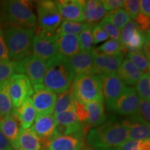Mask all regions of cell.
Instances as JSON below:
<instances>
[{
  "label": "cell",
  "instance_id": "6da1fadb",
  "mask_svg": "<svg viewBox=\"0 0 150 150\" xmlns=\"http://www.w3.org/2000/svg\"><path fill=\"white\" fill-rule=\"evenodd\" d=\"M128 128L122 123L110 120L91 129L88 134L86 140L94 150L116 148L128 140Z\"/></svg>",
  "mask_w": 150,
  "mask_h": 150
},
{
  "label": "cell",
  "instance_id": "7a4b0ae2",
  "mask_svg": "<svg viewBox=\"0 0 150 150\" xmlns=\"http://www.w3.org/2000/svg\"><path fill=\"white\" fill-rule=\"evenodd\" d=\"M74 76L68 59L59 54L47 61V70L42 84L56 94H61L71 87Z\"/></svg>",
  "mask_w": 150,
  "mask_h": 150
},
{
  "label": "cell",
  "instance_id": "3957f363",
  "mask_svg": "<svg viewBox=\"0 0 150 150\" xmlns=\"http://www.w3.org/2000/svg\"><path fill=\"white\" fill-rule=\"evenodd\" d=\"M36 22V16L30 1L11 0L1 3L0 25L2 27L16 26L35 28Z\"/></svg>",
  "mask_w": 150,
  "mask_h": 150
},
{
  "label": "cell",
  "instance_id": "277c9868",
  "mask_svg": "<svg viewBox=\"0 0 150 150\" xmlns=\"http://www.w3.org/2000/svg\"><path fill=\"white\" fill-rule=\"evenodd\" d=\"M35 29L16 26L4 27V35L10 60L18 62L32 54Z\"/></svg>",
  "mask_w": 150,
  "mask_h": 150
},
{
  "label": "cell",
  "instance_id": "5b68a950",
  "mask_svg": "<svg viewBox=\"0 0 150 150\" xmlns=\"http://www.w3.org/2000/svg\"><path fill=\"white\" fill-rule=\"evenodd\" d=\"M75 100L81 104L104 102L99 76L91 72L76 75L71 85Z\"/></svg>",
  "mask_w": 150,
  "mask_h": 150
},
{
  "label": "cell",
  "instance_id": "8992f818",
  "mask_svg": "<svg viewBox=\"0 0 150 150\" xmlns=\"http://www.w3.org/2000/svg\"><path fill=\"white\" fill-rule=\"evenodd\" d=\"M38 29L49 34H54L59 29L63 18L55 1L42 0L36 1Z\"/></svg>",
  "mask_w": 150,
  "mask_h": 150
},
{
  "label": "cell",
  "instance_id": "52a82bcc",
  "mask_svg": "<svg viewBox=\"0 0 150 150\" xmlns=\"http://www.w3.org/2000/svg\"><path fill=\"white\" fill-rule=\"evenodd\" d=\"M15 70L18 74L25 75L33 86L41 84L46 72L47 61L31 54L21 61L15 62Z\"/></svg>",
  "mask_w": 150,
  "mask_h": 150
},
{
  "label": "cell",
  "instance_id": "ba28073f",
  "mask_svg": "<svg viewBox=\"0 0 150 150\" xmlns=\"http://www.w3.org/2000/svg\"><path fill=\"white\" fill-rule=\"evenodd\" d=\"M149 33H144L140 31L134 20L127 22L121 30L120 44L122 53L142 50L145 43L149 42Z\"/></svg>",
  "mask_w": 150,
  "mask_h": 150
},
{
  "label": "cell",
  "instance_id": "9c48e42d",
  "mask_svg": "<svg viewBox=\"0 0 150 150\" xmlns=\"http://www.w3.org/2000/svg\"><path fill=\"white\" fill-rule=\"evenodd\" d=\"M104 102L108 110H114L115 103L127 86L116 74L99 76Z\"/></svg>",
  "mask_w": 150,
  "mask_h": 150
},
{
  "label": "cell",
  "instance_id": "30bf717a",
  "mask_svg": "<svg viewBox=\"0 0 150 150\" xmlns=\"http://www.w3.org/2000/svg\"><path fill=\"white\" fill-rule=\"evenodd\" d=\"M32 54L47 61L59 54L56 35L45 33L35 27L33 38Z\"/></svg>",
  "mask_w": 150,
  "mask_h": 150
},
{
  "label": "cell",
  "instance_id": "8fae6325",
  "mask_svg": "<svg viewBox=\"0 0 150 150\" xmlns=\"http://www.w3.org/2000/svg\"><path fill=\"white\" fill-rule=\"evenodd\" d=\"M33 93L30 97L37 114L52 115L57 99V95L51 90L41 84L33 86Z\"/></svg>",
  "mask_w": 150,
  "mask_h": 150
},
{
  "label": "cell",
  "instance_id": "7c38bea8",
  "mask_svg": "<svg viewBox=\"0 0 150 150\" xmlns=\"http://www.w3.org/2000/svg\"><path fill=\"white\" fill-rule=\"evenodd\" d=\"M31 129L44 147L59 136L57 131V124L53 115L37 114Z\"/></svg>",
  "mask_w": 150,
  "mask_h": 150
},
{
  "label": "cell",
  "instance_id": "4fadbf2b",
  "mask_svg": "<svg viewBox=\"0 0 150 150\" xmlns=\"http://www.w3.org/2000/svg\"><path fill=\"white\" fill-rule=\"evenodd\" d=\"M9 79V93L13 108H18L33 93L31 82L25 75L14 74Z\"/></svg>",
  "mask_w": 150,
  "mask_h": 150
},
{
  "label": "cell",
  "instance_id": "5bb4252c",
  "mask_svg": "<svg viewBox=\"0 0 150 150\" xmlns=\"http://www.w3.org/2000/svg\"><path fill=\"white\" fill-rule=\"evenodd\" d=\"M94 62L90 72L97 76L116 74L123 61V56H106L93 49Z\"/></svg>",
  "mask_w": 150,
  "mask_h": 150
},
{
  "label": "cell",
  "instance_id": "9a60e30c",
  "mask_svg": "<svg viewBox=\"0 0 150 150\" xmlns=\"http://www.w3.org/2000/svg\"><path fill=\"white\" fill-rule=\"evenodd\" d=\"M140 99L134 87H127L115 103L114 110L124 116L135 115L138 112Z\"/></svg>",
  "mask_w": 150,
  "mask_h": 150
},
{
  "label": "cell",
  "instance_id": "2e32d148",
  "mask_svg": "<svg viewBox=\"0 0 150 150\" xmlns=\"http://www.w3.org/2000/svg\"><path fill=\"white\" fill-rule=\"evenodd\" d=\"M54 117L57 124V131L59 136L79 134H86L83 125L78 120L74 110L62 112Z\"/></svg>",
  "mask_w": 150,
  "mask_h": 150
},
{
  "label": "cell",
  "instance_id": "e0dca14e",
  "mask_svg": "<svg viewBox=\"0 0 150 150\" xmlns=\"http://www.w3.org/2000/svg\"><path fill=\"white\" fill-rule=\"evenodd\" d=\"M62 18L65 21L83 22L84 21L83 7L80 0H59L55 1Z\"/></svg>",
  "mask_w": 150,
  "mask_h": 150
},
{
  "label": "cell",
  "instance_id": "ac0fdd59",
  "mask_svg": "<svg viewBox=\"0 0 150 150\" xmlns=\"http://www.w3.org/2000/svg\"><path fill=\"white\" fill-rule=\"evenodd\" d=\"M85 136L84 134L60 136L49 142L46 147L48 150H82Z\"/></svg>",
  "mask_w": 150,
  "mask_h": 150
},
{
  "label": "cell",
  "instance_id": "d6986e66",
  "mask_svg": "<svg viewBox=\"0 0 150 150\" xmlns=\"http://www.w3.org/2000/svg\"><path fill=\"white\" fill-rule=\"evenodd\" d=\"M122 123L129 129L128 140H140L149 138V124L139 116H130Z\"/></svg>",
  "mask_w": 150,
  "mask_h": 150
},
{
  "label": "cell",
  "instance_id": "ffe728a7",
  "mask_svg": "<svg viewBox=\"0 0 150 150\" xmlns=\"http://www.w3.org/2000/svg\"><path fill=\"white\" fill-rule=\"evenodd\" d=\"M58 52L61 56L70 58L82 52L79 35L55 33Z\"/></svg>",
  "mask_w": 150,
  "mask_h": 150
},
{
  "label": "cell",
  "instance_id": "44dd1931",
  "mask_svg": "<svg viewBox=\"0 0 150 150\" xmlns=\"http://www.w3.org/2000/svg\"><path fill=\"white\" fill-rule=\"evenodd\" d=\"M0 130L13 150L18 149V138L20 127L18 120L12 114L3 116L0 119Z\"/></svg>",
  "mask_w": 150,
  "mask_h": 150
},
{
  "label": "cell",
  "instance_id": "7402d4cb",
  "mask_svg": "<svg viewBox=\"0 0 150 150\" xmlns=\"http://www.w3.org/2000/svg\"><path fill=\"white\" fill-rule=\"evenodd\" d=\"M18 120L22 129H27L32 126L37 116V112L31 102L28 98L18 108H13L11 113Z\"/></svg>",
  "mask_w": 150,
  "mask_h": 150
},
{
  "label": "cell",
  "instance_id": "603a6c76",
  "mask_svg": "<svg viewBox=\"0 0 150 150\" xmlns=\"http://www.w3.org/2000/svg\"><path fill=\"white\" fill-rule=\"evenodd\" d=\"M67 59L75 76L88 73L91 71L93 65V49L91 51L81 52Z\"/></svg>",
  "mask_w": 150,
  "mask_h": 150
},
{
  "label": "cell",
  "instance_id": "cb8c5ba5",
  "mask_svg": "<svg viewBox=\"0 0 150 150\" xmlns=\"http://www.w3.org/2000/svg\"><path fill=\"white\" fill-rule=\"evenodd\" d=\"M87 110L88 118L84 131L87 134L88 130L92 127H97L102 125L106 121V116L104 113V102H93L86 104Z\"/></svg>",
  "mask_w": 150,
  "mask_h": 150
},
{
  "label": "cell",
  "instance_id": "d4e9b609",
  "mask_svg": "<svg viewBox=\"0 0 150 150\" xmlns=\"http://www.w3.org/2000/svg\"><path fill=\"white\" fill-rule=\"evenodd\" d=\"M82 4L83 7L84 21H86V22L88 24H94L102 21L107 13L102 1H82Z\"/></svg>",
  "mask_w": 150,
  "mask_h": 150
},
{
  "label": "cell",
  "instance_id": "484cf974",
  "mask_svg": "<svg viewBox=\"0 0 150 150\" xmlns=\"http://www.w3.org/2000/svg\"><path fill=\"white\" fill-rule=\"evenodd\" d=\"M142 74L143 72L128 59L123 60L116 72V74L123 83L129 86L136 85Z\"/></svg>",
  "mask_w": 150,
  "mask_h": 150
},
{
  "label": "cell",
  "instance_id": "4316f807",
  "mask_svg": "<svg viewBox=\"0 0 150 150\" xmlns=\"http://www.w3.org/2000/svg\"><path fill=\"white\" fill-rule=\"evenodd\" d=\"M41 143L31 129H23L20 127L18 138V150H40Z\"/></svg>",
  "mask_w": 150,
  "mask_h": 150
},
{
  "label": "cell",
  "instance_id": "83f0119b",
  "mask_svg": "<svg viewBox=\"0 0 150 150\" xmlns=\"http://www.w3.org/2000/svg\"><path fill=\"white\" fill-rule=\"evenodd\" d=\"M76 102L70 87L67 91L59 94V97H57L53 115L55 117L62 112L71 111V110L74 111Z\"/></svg>",
  "mask_w": 150,
  "mask_h": 150
},
{
  "label": "cell",
  "instance_id": "f1b7e54d",
  "mask_svg": "<svg viewBox=\"0 0 150 150\" xmlns=\"http://www.w3.org/2000/svg\"><path fill=\"white\" fill-rule=\"evenodd\" d=\"M13 106L9 93V79L0 82V115L1 117L9 115Z\"/></svg>",
  "mask_w": 150,
  "mask_h": 150
},
{
  "label": "cell",
  "instance_id": "f546056e",
  "mask_svg": "<svg viewBox=\"0 0 150 150\" xmlns=\"http://www.w3.org/2000/svg\"><path fill=\"white\" fill-rule=\"evenodd\" d=\"M127 57L143 73L149 72V55L143 50L128 52Z\"/></svg>",
  "mask_w": 150,
  "mask_h": 150
},
{
  "label": "cell",
  "instance_id": "4dcf8cb0",
  "mask_svg": "<svg viewBox=\"0 0 150 150\" xmlns=\"http://www.w3.org/2000/svg\"><path fill=\"white\" fill-rule=\"evenodd\" d=\"M104 19L120 30L131 20L128 14L123 8L108 11L106 13Z\"/></svg>",
  "mask_w": 150,
  "mask_h": 150
},
{
  "label": "cell",
  "instance_id": "1f68e13d",
  "mask_svg": "<svg viewBox=\"0 0 150 150\" xmlns=\"http://www.w3.org/2000/svg\"><path fill=\"white\" fill-rule=\"evenodd\" d=\"M88 23L87 22H74L63 21L55 33H62V34H72L79 35Z\"/></svg>",
  "mask_w": 150,
  "mask_h": 150
},
{
  "label": "cell",
  "instance_id": "d6a6232c",
  "mask_svg": "<svg viewBox=\"0 0 150 150\" xmlns=\"http://www.w3.org/2000/svg\"><path fill=\"white\" fill-rule=\"evenodd\" d=\"M136 93L140 99L149 101L150 99V76L149 72L143 73L136 83Z\"/></svg>",
  "mask_w": 150,
  "mask_h": 150
},
{
  "label": "cell",
  "instance_id": "836d02e7",
  "mask_svg": "<svg viewBox=\"0 0 150 150\" xmlns=\"http://www.w3.org/2000/svg\"><path fill=\"white\" fill-rule=\"evenodd\" d=\"M96 50L106 56H123L120 42L115 40H108Z\"/></svg>",
  "mask_w": 150,
  "mask_h": 150
},
{
  "label": "cell",
  "instance_id": "e575fe53",
  "mask_svg": "<svg viewBox=\"0 0 150 150\" xmlns=\"http://www.w3.org/2000/svg\"><path fill=\"white\" fill-rule=\"evenodd\" d=\"M94 24H88L85 29L79 35V39L82 51L88 52L93 50V38L92 29Z\"/></svg>",
  "mask_w": 150,
  "mask_h": 150
},
{
  "label": "cell",
  "instance_id": "d590c367",
  "mask_svg": "<svg viewBox=\"0 0 150 150\" xmlns=\"http://www.w3.org/2000/svg\"><path fill=\"white\" fill-rule=\"evenodd\" d=\"M116 148L118 150H150V139L127 140Z\"/></svg>",
  "mask_w": 150,
  "mask_h": 150
},
{
  "label": "cell",
  "instance_id": "8d00e7d4",
  "mask_svg": "<svg viewBox=\"0 0 150 150\" xmlns=\"http://www.w3.org/2000/svg\"><path fill=\"white\" fill-rule=\"evenodd\" d=\"M15 73L14 61H0V82L8 79Z\"/></svg>",
  "mask_w": 150,
  "mask_h": 150
},
{
  "label": "cell",
  "instance_id": "74e56055",
  "mask_svg": "<svg viewBox=\"0 0 150 150\" xmlns=\"http://www.w3.org/2000/svg\"><path fill=\"white\" fill-rule=\"evenodd\" d=\"M99 24L106 31V32L108 35V37L110 38L112 40H117L118 42H120L121 30L118 29L117 28L114 27L112 24H110L107 20H105L104 18L100 22Z\"/></svg>",
  "mask_w": 150,
  "mask_h": 150
},
{
  "label": "cell",
  "instance_id": "f35d334b",
  "mask_svg": "<svg viewBox=\"0 0 150 150\" xmlns=\"http://www.w3.org/2000/svg\"><path fill=\"white\" fill-rule=\"evenodd\" d=\"M124 10L127 12L130 19L135 20L140 12V1L126 0L124 2Z\"/></svg>",
  "mask_w": 150,
  "mask_h": 150
},
{
  "label": "cell",
  "instance_id": "ab89813d",
  "mask_svg": "<svg viewBox=\"0 0 150 150\" xmlns=\"http://www.w3.org/2000/svg\"><path fill=\"white\" fill-rule=\"evenodd\" d=\"M92 33H93V44H97V43L104 42L108 39V35L106 31L101 27L99 24H95L92 29Z\"/></svg>",
  "mask_w": 150,
  "mask_h": 150
},
{
  "label": "cell",
  "instance_id": "60d3db41",
  "mask_svg": "<svg viewBox=\"0 0 150 150\" xmlns=\"http://www.w3.org/2000/svg\"><path fill=\"white\" fill-rule=\"evenodd\" d=\"M137 115L146 122L149 124L150 122V104L149 101L140 99L139 106H138Z\"/></svg>",
  "mask_w": 150,
  "mask_h": 150
},
{
  "label": "cell",
  "instance_id": "b9f144b4",
  "mask_svg": "<svg viewBox=\"0 0 150 150\" xmlns=\"http://www.w3.org/2000/svg\"><path fill=\"white\" fill-rule=\"evenodd\" d=\"M135 20H136L135 23H136L137 27H138V29L140 31H142L144 33H149V17L139 12V13L138 14V16L135 19Z\"/></svg>",
  "mask_w": 150,
  "mask_h": 150
},
{
  "label": "cell",
  "instance_id": "7bdbcfd3",
  "mask_svg": "<svg viewBox=\"0 0 150 150\" xmlns=\"http://www.w3.org/2000/svg\"><path fill=\"white\" fill-rule=\"evenodd\" d=\"M0 61H11L5 42L3 27L0 25Z\"/></svg>",
  "mask_w": 150,
  "mask_h": 150
},
{
  "label": "cell",
  "instance_id": "ee69618b",
  "mask_svg": "<svg viewBox=\"0 0 150 150\" xmlns=\"http://www.w3.org/2000/svg\"><path fill=\"white\" fill-rule=\"evenodd\" d=\"M102 2L104 8L108 12L122 8L125 0H104Z\"/></svg>",
  "mask_w": 150,
  "mask_h": 150
},
{
  "label": "cell",
  "instance_id": "f6af8a7d",
  "mask_svg": "<svg viewBox=\"0 0 150 150\" xmlns=\"http://www.w3.org/2000/svg\"><path fill=\"white\" fill-rule=\"evenodd\" d=\"M140 13L150 18L149 0H142V1H140Z\"/></svg>",
  "mask_w": 150,
  "mask_h": 150
},
{
  "label": "cell",
  "instance_id": "bcb514c9",
  "mask_svg": "<svg viewBox=\"0 0 150 150\" xmlns=\"http://www.w3.org/2000/svg\"><path fill=\"white\" fill-rule=\"evenodd\" d=\"M0 150H13L1 130H0Z\"/></svg>",
  "mask_w": 150,
  "mask_h": 150
},
{
  "label": "cell",
  "instance_id": "7dc6e473",
  "mask_svg": "<svg viewBox=\"0 0 150 150\" xmlns=\"http://www.w3.org/2000/svg\"><path fill=\"white\" fill-rule=\"evenodd\" d=\"M95 150H118L117 148H106V149H99Z\"/></svg>",
  "mask_w": 150,
  "mask_h": 150
},
{
  "label": "cell",
  "instance_id": "c3c4849f",
  "mask_svg": "<svg viewBox=\"0 0 150 150\" xmlns=\"http://www.w3.org/2000/svg\"><path fill=\"white\" fill-rule=\"evenodd\" d=\"M40 150H48V149L47 147H43L42 148H41Z\"/></svg>",
  "mask_w": 150,
  "mask_h": 150
},
{
  "label": "cell",
  "instance_id": "681fc988",
  "mask_svg": "<svg viewBox=\"0 0 150 150\" xmlns=\"http://www.w3.org/2000/svg\"><path fill=\"white\" fill-rule=\"evenodd\" d=\"M82 150H93L92 149H90V148H83Z\"/></svg>",
  "mask_w": 150,
  "mask_h": 150
},
{
  "label": "cell",
  "instance_id": "f907efd6",
  "mask_svg": "<svg viewBox=\"0 0 150 150\" xmlns=\"http://www.w3.org/2000/svg\"><path fill=\"white\" fill-rule=\"evenodd\" d=\"M1 117H1V115H0V119H1Z\"/></svg>",
  "mask_w": 150,
  "mask_h": 150
}]
</instances>
